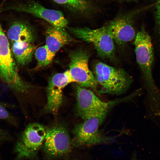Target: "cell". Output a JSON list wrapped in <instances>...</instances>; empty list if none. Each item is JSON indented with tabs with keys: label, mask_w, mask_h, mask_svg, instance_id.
Returning <instances> with one entry per match:
<instances>
[{
	"label": "cell",
	"mask_w": 160,
	"mask_h": 160,
	"mask_svg": "<svg viewBox=\"0 0 160 160\" xmlns=\"http://www.w3.org/2000/svg\"><path fill=\"white\" fill-rule=\"evenodd\" d=\"M94 73L97 82L102 87L100 94L120 95L129 89L132 81L131 77L124 69L102 62L95 65Z\"/></svg>",
	"instance_id": "cell-1"
},
{
	"label": "cell",
	"mask_w": 160,
	"mask_h": 160,
	"mask_svg": "<svg viewBox=\"0 0 160 160\" xmlns=\"http://www.w3.org/2000/svg\"><path fill=\"white\" fill-rule=\"evenodd\" d=\"M12 52L8 38L0 23V77L14 91L27 92L30 86L20 77Z\"/></svg>",
	"instance_id": "cell-2"
},
{
	"label": "cell",
	"mask_w": 160,
	"mask_h": 160,
	"mask_svg": "<svg viewBox=\"0 0 160 160\" xmlns=\"http://www.w3.org/2000/svg\"><path fill=\"white\" fill-rule=\"evenodd\" d=\"M107 114L88 118L76 125L72 131L73 145L76 147H87L113 141L115 137L106 136L99 129Z\"/></svg>",
	"instance_id": "cell-3"
},
{
	"label": "cell",
	"mask_w": 160,
	"mask_h": 160,
	"mask_svg": "<svg viewBox=\"0 0 160 160\" xmlns=\"http://www.w3.org/2000/svg\"><path fill=\"white\" fill-rule=\"evenodd\" d=\"M68 29L77 38L92 44L101 58L113 59L114 57V42L104 26L96 29L87 27H69Z\"/></svg>",
	"instance_id": "cell-4"
},
{
	"label": "cell",
	"mask_w": 160,
	"mask_h": 160,
	"mask_svg": "<svg viewBox=\"0 0 160 160\" xmlns=\"http://www.w3.org/2000/svg\"><path fill=\"white\" fill-rule=\"evenodd\" d=\"M76 90V114L77 116L84 120L107 114L111 107L123 100L103 101L92 91L78 84Z\"/></svg>",
	"instance_id": "cell-5"
},
{
	"label": "cell",
	"mask_w": 160,
	"mask_h": 160,
	"mask_svg": "<svg viewBox=\"0 0 160 160\" xmlns=\"http://www.w3.org/2000/svg\"><path fill=\"white\" fill-rule=\"evenodd\" d=\"M135 39L136 59L142 76L148 86L153 88L154 85L152 69L154 54L151 38L143 28L136 33Z\"/></svg>",
	"instance_id": "cell-6"
},
{
	"label": "cell",
	"mask_w": 160,
	"mask_h": 160,
	"mask_svg": "<svg viewBox=\"0 0 160 160\" xmlns=\"http://www.w3.org/2000/svg\"><path fill=\"white\" fill-rule=\"evenodd\" d=\"M47 130L43 125L37 123L28 124L16 145L18 158L34 157L44 141Z\"/></svg>",
	"instance_id": "cell-7"
},
{
	"label": "cell",
	"mask_w": 160,
	"mask_h": 160,
	"mask_svg": "<svg viewBox=\"0 0 160 160\" xmlns=\"http://www.w3.org/2000/svg\"><path fill=\"white\" fill-rule=\"evenodd\" d=\"M90 55L89 52L83 49L72 51L69 55V70L74 82L81 87L96 90L98 83L88 66Z\"/></svg>",
	"instance_id": "cell-8"
},
{
	"label": "cell",
	"mask_w": 160,
	"mask_h": 160,
	"mask_svg": "<svg viewBox=\"0 0 160 160\" xmlns=\"http://www.w3.org/2000/svg\"><path fill=\"white\" fill-rule=\"evenodd\" d=\"M72 143L68 131L63 125L56 124L47 130L44 148L49 156L57 157L67 153Z\"/></svg>",
	"instance_id": "cell-9"
},
{
	"label": "cell",
	"mask_w": 160,
	"mask_h": 160,
	"mask_svg": "<svg viewBox=\"0 0 160 160\" xmlns=\"http://www.w3.org/2000/svg\"><path fill=\"white\" fill-rule=\"evenodd\" d=\"M74 82L69 70L57 73L49 79L47 89V102L44 108L46 113L55 114L63 101V90L68 84Z\"/></svg>",
	"instance_id": "cell-10"
},
{
	"label": "cell",
	"mask_w": 160,
	"mask_h": 160,
	"mask_svg": "<svg viewBox=\"0 0 160 160\" xmlns=\"http://www.w3.org/2000/svg\"><path fill=\"white\" fill-rule=\"evenodd\" d=\"M7 9L30 14L58 28H64L68 24V20L61 11L47 8L36 3L12 6Z\"/></svg>",
	"instance_id": "cell-11"
},
{
	"label": "cell",
	"mask_w": 160,
	"mask_h": 160,
	"mask_svg": "<svg viewBox=\"0 0 160 160\" xmlns=\"http://www.w3.org/2000/svg\"><path fill=\"white\" fill-rule=\"evenodd\" d=\"M104 26L114 42L120 46L132 40L136 34L132 19L129 17H118Z\"/></svg>",
	"instance_id": "cell-12"
},
{
	"label": "cell",
	"mask_w": 160,
	"mask_h": 160,
	"mask_svg": "<svg viewBox=\"0 0 160 160\" xmlns=\"http://www.w3.org/2000/svg\"><path fill=\"white\" fill-rule=\"evenodd\" d=\"M45 36V45L53 58L61 48L73 40L72 37L64 28L53 26L47 29Z\"/></svg>",
	"instance_id": "cell-13"
},
{
	"label": "cell",
	"mask_w": 160,
	"mask_h": 160,
	"mask_svg": "<svg viewBox=\"0 0 160 160\" xmlns=\"http://www.w3.org/2000/svg\"><path fill=\"white\" fill-rule=\"evenodd\" d=\"M7 36L11 42H31L34 39V34L28 25L23 21L16 20L11 23L7 31Z\"/></svg>",
	"instance_id": "cell-14"
},
{
	"label": "cell",
	"mask_w": 160,
	"mask_h": 160,
	"mask_svg": "<svg viewBox=\"0 0 160 160\" xmlns=\"http://www.w3.org/2000/svg\"><path fill=\"white\" fill-rule=\"evenodd\" d=\"M11 43L12 52L18 64L25 65L31 61L35 48L31 42L19 41Z\"/></svg>",
	"instance_id": "cell-15"
},
{
	"label": "cell",
	"mask_w": 160,
	"mask_h": 160,
	"mask_svg": "<svg viewBox=\"0 0 160 160\" xmlns=\"http://www.w3.org/2000/svg\"><path fill=\"white\" fill-rule=\"evenodd\" d=\"M35 54L37 61V65L35 68L36 69L48 65L51 63L53 59L45 45L37 48L35 51Z\"/></svg>",
	"instance_id": "cell-16"
},
{
	"label": "cell",
	"mask_w": 160,
	"mask_h": 160,
	"mask_svg": "<svg viewBox=\"0 0 160 160\" xmlns=\"http://www.w3.org/2000/svg\"><path fill=\"white\" fill-rule=\"evenodd\" d=\"M55 2L79 12L86 10L88 7L87 0H53Z\"/></svg>",
	"instance_id": "cell-17"
},
{
	"label": "cell",
	"mask_w": 160,
	"mask_h": 160,
	"mask_svg": "<svg viewBox=\"0 0 160 160\" xmlns=\"http://www.w3.org/2000/svg\"><path fill=\"white\" fill-rule=\"evenodd\" d=\"M0 119L9 120L11 119L10 113L4 105L0 102Z\"/></svg>",
	"instance_id": "cell-18"
},
{
	"label": "cell",
	"mask_w": 160,
	"mask_h": 160,
	"mask_svg": "<svg viewBox=\"0 0 160 160\" xmlns=\"http://www.w3.org/2000/svg\"><path fill=\"white\" fill-rule=\"evenodd\" d=\"M156 17L158 24L160 27V0H159L156 6Z\"/></svg>",
	"instance_id": "cell-19"
},
{
	"label": "cell",
	"mask_w": 160,
	"mask_h": 160,
	"mask_svg": "<svg viewBox=\"0 0 160 160\" xmlns=\"http://www.w3.org/2000/svg\"><path fill=\"white\" fill-rule=\"evenodd\" d=\"M132 160H137L136 158V156L135 155H134L132 158Z\"/></svg>",
	"instance_id": "cell-20"
},
{
	"label": "cell",
	"mask_w": 160,
	"mask_h": 160,
	"mask_svg": "<svg viewBox=\"0 0 160 160\" xmlns=\"http://www.w3.org/2000/svg\"><path fill=\"white\" fill-rule=\"evenodd\" d=\"M2 130H1V129H0V139L1 137L2 136Z\"/></svg>",
	"instance_id": "cell-21"
}]
</instances>
